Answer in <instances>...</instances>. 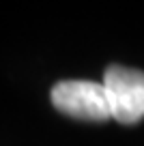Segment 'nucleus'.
Instances as JSON below:
<instances>
[{"instance_id": "1", "label": "nucleus", "mask_w": 144, "mask_h": 146, "mask_svg": "<svg viewBox=\"0 0 144 146\" xmlns=\"http://www.w3.org/2000/svg\"><path fill=\"white\" fill-rule=\"evenodd\" d=\"M103 88L112 118L121 125H135L144 118V71L112 64L103 75Z\"/></svg>"}, {"instance_id": "2", "label": "nucleus", "mask_w": 144, "mask_h": 146, "mask_svg": "<svg viewBox=\"0 0 144 146\" xmlns=\"http://www.w3.org/2000/svg\"><path fill=\"white\" fill-rule=\"evenodd\" d=\"M56 110L80 120H108L112 116L103 84L90 80H63L50 92Z\"/></svg>"}]
</instances>
